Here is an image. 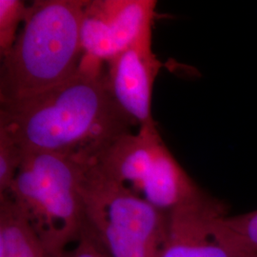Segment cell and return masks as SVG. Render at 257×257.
Returning <instances> with one entry per match:
<instances>
[{
    "label": "cell",
    "instance_id": "obj_1",
    "mask_svg": "<svg viewBox=\"0 0 257 257\" xmlns=\"http://www.w3.org/2000/svg\"><path fill=\"white\" fill-rule=\"evenodd\" d=\"M132 128L110 97L104 69L80 66L73 77L47 92L0 104V132L23 152L92 159Z\"/></svg>",
    "mask_w": 257,
    "mask_h": 257
},
{
    "label": "cell",
    "instance_id": "obj_2",
    "mask_svg": "<svg viewBox=\"0 0 257 257\" xmlns=\"http://www.w3.org/2000/svg\"><path fill=\"white\" fill-rule=\"evenodd\" d=\"M89 0H37L0 66V104L22 101L64 83L80 69L81 25Z\"/></svg>",
    "mask_w": 257,
    "mask_h": 257
},
{
    "label": "cell",
    "instance_id": "obj_3",
    "mask_svg": "<svg viewBox=\"0 0 257 257\" xmlns=\"http://www.w3.org/2000/svg\"><path fill=\"white\" fill-rule=\"evenodd\" d=\"M90 160L23 152L19 173L5 193L18 205L53 256L62 255L85 229L81 186Z\"/></svg>",
    "mask_w": 257,
    "mask_h": 257
},
{
    "label": "cell",
    "instance_id": "obj_4",
    "mask_svg": "<svg viewBox=\"0 0 257 257\" xmlns=\"http://www.w3.org/2000/svg\"><path fill=\"white\" fill-rule=\"evenodd\" d=\"M85 229L108 257H159L170 214L104 175L88 161L82 179Z\"/></svg>",
    "mask_w": 257,
    "mask_h": 257
},
{
    "label": "cell",
    "instance_id": "obj_5",
    "mask_svg": "<svg viewBox=\"0 0 257 257\" xmlns=\"http://www.w3.org/2000/svg\"><path fill=\"white\" fill-rule=\"evenodd\" d=\"M92 161L104 175L169 214L211 198L175 159L157 127L120 136Z\"/></svg>",
    "mask_w": 257,
    "mask_h": 257
},
{
    "label": "cell",
    "instance_id": "obj_6",
    "mask_svg": "<svg viewBox=\"0 0 257 257\" xmlns=\"http://www.w3.org/2000/svg\"><path fill=\"white\" fill-rule=\"evenodd\" d=\"M155 0H89L81 25V65L103 64L152 31Z\"/></svg>",
    "mask_w": 257,
    "mask_h": 257
},
{
    "label": "cell",
    "instance_id": "obj_7",
    "mask_svg": "<svg viewBox=\"0 0 257 257\" xmlns=\"http://www.w3.org/2000/svg\"><path fill=\"white\" fill-rule=\"evenodd\" d=\"M106 64V87L121 114L133 128L156 127L152 97L162 63L153 52L152 31Z\"/></svg>",
    "mask_w": 257,
    "mask_h": 257
},
{
    "label": "cell",
    "instance_id": "obj_8",
    "mask_svg": "<svg viewBox=\"0 0 257 257\" xmlns=\"http://www.w3.org/2000/svg\"><path fill=\"white\" fill-rule=\"evenodd\" d=\"M223 203L211 197L170 213L169 234L159 257H242L221 230Z\"/></svg>",
    "mask_w": 257,
    "mask_h": 257
},
{
    "label": "cell",
    "instance_id": "obj_9",
    "mask_svg": "<svg viewBox=\"0 0 257 257\" xmlns=\"http://www.w3.org/2000/svg\"><path fill=\"white\" fill-rule=\"evenodd\" d=\"M0 257H55L8 194L0 195Z\"/></svg>",
    "mask_w": 257,
    "mask_h": 257
},
{
    "label": "cell",
    "instance_id": "obj_10",
    "mask_svg": "<svg viewBox=\"0 0 257 257\" xmlns=\"http://www.w3.org/2000/svg\"><path fill=\"white\" fill-rule=\"evenodd\" d=\"M221 230L241 254L257 253V210L235 216H221Z\"/></svg>",
    "mask_w": 257,
    "mask_h": 257
},
{
    "label": "cell",
    "instance_id": "obj_11",
    "mask_svg": "<svg viewBox=\"0 0 257 257\" xmlns=\"http://www.w3.org/2000/svg\"><path fill=\"white\" fill-rule=\"evenodd\" d=\"M30 15V5L22 0H0V55L3 58L15 45L21 22Z\"/></svg>",
    "mask_w": 257,
    "mask_h": 257
},
{
    "label": "cell",
    "instance_id": "obj_12",
    "mask_svg": "<svg viewBox=\"0 0 257 257\" xmlns=\"http://www.w3.org/2000/svg\"><path fill=\"white\" fill-rule=\"evenodd\" d=\"M23 159V151L5 133L0 132V195L12 188Z\"/></svg>",
    "mask_w": 257,
    "mask_h": 257
},
{
    "label": "cell",
    "instance_id": "obj_13",
    "mask_svg": "<svg viewBox=\"0 0 257 257\" xmlns=\"http://www.w3.org/2000/svg\"><path fill=\"white\" fill-rule=\"evenodd\" d=\"M60 257H108L88 230L84 229L76 243Z\"/></svg>",
    "mask_w": 257,
    "mask_h": 257
},
{
    "label": "cell",
    "instance_id": "obj_14",
    "mask_svg": "<svg viewBox=\"0 0 257 257\" xmlns=\"http://www.w3.org/2000/svg\"><path fill=\"white\" fill-rule=\"evenodd\" d=\"M242 257H257V253H244Z\"/></svg>",
    "mask_w": 257,
    "mask_h": 257
}]
</instances>
